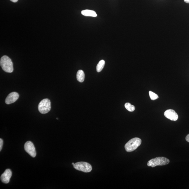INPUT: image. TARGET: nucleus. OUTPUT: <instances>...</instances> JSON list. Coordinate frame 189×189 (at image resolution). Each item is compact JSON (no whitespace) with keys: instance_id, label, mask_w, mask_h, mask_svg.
I'll return each instance as SVG.
<instances>
[{"instance_id":"1","label":"nucleus","mask_w":189,"mask_h":189,"mask_svg":"<svg viewBox=\"0 0 189 189\" xmlns=\"http://www.w3.org/2000/svg\"><path fill=\"white\" fill-rule=\"evenodd\" d=\"M0 65L1 68L5 72L8 73L13 72V62L7 56L4 55L1 57Z\"/></svg>"},{"instance_id":"2","label":"nucleus","mask_w":189,"mask_h":189,"mask_svg":"<svg viewBox=\"0 0 189 189\" xmlns=\"http://www.w3.org/2000/svg\"><path fill=\"white\" fill-rule=\"evenodd\" d=\"M170 161L165 157H158L149 160L147 165L148 166L154 168L157 166L165 165L169 164Z\"/></svg>"},{"instance_id":"3","label":"nucleus","mask_w":189,"mask_h":189,"mask_svg":"<svg viewBox=\"0 0 189 189\" xmlns=\"http://www.w3.org/2000/svg\"><path fill=\"white\" fill-rule=\"evenodd\" d=\"M142 140L140 138L136 137L131 139L125 145V150L128 152H132L140 146Z\"/></svg>"},{"instance_id":"4","label":"nucleus","mask_w":189,"mask_h":189,"mask_svg":"<svg viewBox=\"0 0 189 189\" xmlns=\"http://www.w3.org/2000/svg\"><path fill=\"white\" fill-rule=\"evenodd\" d=\"M51 102L49 99H45L42 100L39 103L38 109L42 114H46L49 113L51 109Z\"/></svg>"},{"instance_id":"5","label":"nucleus","mask_w":189,"mask_h":189,"mask_svg":"<svg viewBox=\"0 0 189 189\" xmlns=\"http://www.w3.org/2000/svg\"><path fill=\"white\" fill-rule=\"evenodd\" d=\"M73 166L76 170L85 173L90 172L92 170L91 165L87 162H77L75 163Z\"/></svg>"},{"instance_id":"6","label":"nucleus","mask_w":189,"mask_h":189,"mask_svg":"<svg viewBox=\"0 0 189 189\" xmlns=\"http://www.w3.org/2000/svg\"><path fill=\"white\" fill-rule=\"evenodd\" d=\"M25 150L31 157L35 158L36 156V152L34 145L31 141H28L25 143Z\"/></svg>"},{"instance_id":"7","label":"nucleus","mask_w":189,"mask_h":189,"mask_svg":"<svg viewBox=\"0 0 189 189\" xmlns=\"http://www.w3.org/2000/svg\"><path fill=\"white\" fill-rule=\"evenodd\" d=\"M166 118L172 121H176L178 118V115L176 111L172 109H168L166 110L164 113Z\"/></svg>"},{"instance_id":"8","label":"nucleus","mask_w":189,"mask_h":189,"mask_svg":"<svg viewBox=\"0 0 189 189\" xmlns=\"http://www.w3.org/2000/svg\"><path fill=\"white\" fill-rule=\"evenodd\" d=\"M19 95L17 92H13L10 93L6 98L5 102L7 104L14 103L19 99Z\"/></svg>"},{"instance_id":"9","label":"nucleus","mask_w":189,"mask_h":189,"mask_svg":"<svg viewBox=\"0 0 189 189\" xmlns=\"http://www.w3.org/2000/svg\"><path fill=\"white\" fill-rule=\"evenodd\" d=\"M12 175V172L10 169H7L3 174L1 175V179L2 182L4 184H8L10 182Z\"/></svg>"},{"instance_id":"10","label":"nucleus","mask_w":189,"mask_h":189,"mask_svg":"<svg viewBox=\"0 0 189 189\" xmlns=\"http://www.w3.org/2000/svg\"><path fill=\"white\" fill-rule=\"evenodd\" d=\"M81 14L87 17H96L97 15L96 12L91 10H85L81 11Z\"/></svg>"},{"instance_id":"11","label":"nucleus","mask_w":189,"mask_h":189,"mask_svg":"<svg viewBox=\"0 0 189 189\" xmlns=\"http://www.w3.org/2000/svg\"><path fill=\"white\" fill-rule=\"evenodd\" d=\"M77 80L79 82H83L85 79V74L82 70H79L77 71L76 75Z\"/></svg>"},{"instance_id":"12","label":"nucleus","mask_w":189,"mask_h":189,"mask_svg":"<svg viewBox=\"0 0 189 189\" xmlns=\"http://www.w3.org/2000/svg\"><path fill=\"white\" fill-rule=\"evenodd\" d=\"M105 64V62L104 60L99 61L96 66V71L97 72H100L102 70Z\"/></svg>"},{"instance_id":"13","label":"nucleus","mask_w":189,"mask_h":189,"mask_svg":"<svg viewBox=\"0 0 189 189\" xmlns=\"http://www.w3.org/2000/svg\"><path fill=\"white\" fill-rule=\"evenodd\" d=\"M125 107L127 110L130 111V112H133L135 109V107L134 105L131 104L130 103H125Z\"/></svg>"},{"instance_id":"14","label":"nucleus","mask_w":189,"mask_h":189,"mask_svg":"<svg viewBox=\"0 0 189 189\" xmlns=\"http://www.w3.org/2000/svg\"><path fill=\"white\" fill-rule=\"evenodd\" d=\"M149 95L150 99L152 100H156V99L158 98V95L155 93L153 92L152 91H149Z\"/></svg>"},{"instance_id":"15","label":"nucleus","mask_w":189,"mask_h":189,"mask_svg":"<svg viewBox=\"0 0 189 189\" xmlns=\"http://www.w3.org/2000/svg\"><path fill=\"white\" fill-rule=\"evenodd\" d=\"M3 142L2 139H0V151H1L3 146Z\"/></svg>"},{"instance_id":"16","label":"nucleus","mask_w":189,"mask_h":189,"mask_svg":"<svg viewBox=\"0 0 189 189\" xmlns=\"http://www.w3.org/2000/svg\"><path fill=\"white\" fill-rule=\"evenodd\" d=\"M186 140L187 142L189 143V134L186 136Z\"/></svg>"},{"instance_id":"17","label":"nucleus","mask_w":189,"mask_h":189,"mask_svg":"<svg viewBox=\"0 0 189 189\" xmlns=\"http://www.w3.org/2000/svg\"><path fill=\"white\" fill-rule=\"evenodd\" d=\"M10 1L13 3H16L18 0H10Z\"/></svg>"},{"instance_id":"18","label":"nucleus","mask_w":189,"mask_h":189,"mask_svg":"<svg viewBox=\"0 0 189 189\" xmlns=\"http://www.w3.org/2000/svg\"><path fill=\"white\" fill-rule=\"evenodd\" d=\"M184 1L185 2L189 4V0H184Z\"/></svg>"},{"instance_id":"19","label":"nucleus","mask_w":189,"mask_h":189,"mask_svg":"<svg viewBox=\"0 0 189 189\" xmlns=\"http://www.w3.org/2000/svg\"><path fill=\"white\" fill-rule=\"evenodd\" d=\"M72 165H74V163H72Z\"/></svg>"},{"instance_id":"20","label":"nucleus","mask_w":189,"mask_h":189,"mask_svg":"<svg viewBox=\"0 0 189 189\" xmlns=\"http://www.w3.org/2000/svg\"><path fill=\"white\" fill-rule=\"evenodd\" d=\"M57 119H58V118H57Z\"/></svg>"}]
</instances>
